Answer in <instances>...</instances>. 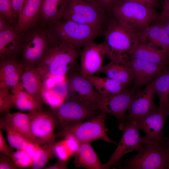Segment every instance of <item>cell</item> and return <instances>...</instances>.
Segmentation results:
<instances>
[{
    "label": "cell",
    "mask_w": 169,
    "mask_h": 169,
    "mask_svg": "<svg viewBox=\"0 0 169 169\" xmlns=\"http://www.w3.org/2000/svg\"><path fill=\"white\" fill-rule=\"evenodd\" d=\"M21 62L26 67H36L57 40L49 26L39 23L23 32Z\"/></svg>",
    "instance_id": "1"
},
{
    "label": "cell",
    "mask_w": 169,
    "mask_h": 169,
    "mask_svg": "<svg viewBox=\"0 0 169 169\" xmlns=\"http://www.w3.org/2000/svg\"><path fill=\"white\" fill-rule=\"evenodd\" d=\"M81 52L80 49L68 44H55L35 67L43 83L50 79H64Z\"/></svg>",
    "instance_id": "2"
},
{
    "label": "cell",
    "mask_w": 169,
    "mask_h": 169,
    "mask_svg": "<svg viewBox=\"0 0 169 169\" xmlns=\"http://www.w3.org/2000/svg\"><path fill=\"white\" fill-rule=\"evenodd\" d=\"M103 44L106 56L110 61L129 57L130 53L138 39L136 33L125 27L111 16L104 31Z\"/></svg>",
    "instance_id": "3"
},
{
    "label": "cell",
    "mask_w": 169,
    "mask_h": 169,
    "mask_svg": "<svg viewBox=\"0 0 169 169\" xmlns=\"http://www.w3.org/2000/svg\"><path fill=\"white\" fill-rule=\"evenodd\" d=\"M49 27L58 43L68 44L79 49L103 35L105 31L98 27L63 19Z\"/></svg>",
    "instance_id": "4"
},
{
    "label": "cell",
    "mask_w": 169,
    "mask_h": 169,
    "mask_svg": "<svg viewBox=\"0 0 169 169\" xmlns=\"http://www.w3.org/2000/svg\"><path fill=\"white\" fill-rule=\"evenodd\" d=\"M112 16L136 32L149 26L158 16L154 8L131 2L116 0L111 8Z\"/></svg>",
    "instance_id": "5"
},
{
    "label": "cell",
    "mask_w": 169,
    "mask_h": 169,
    "mask_svg": "<svg viewBox=\"0 0 169 169\" xmlns=\"http://www.w3.org/2000/svg\"><path fill=\"white\" fill-rule=\"evenodd\" d=\"M111 16L93 0H68L62 19L105 31Z\"/></svg>",
    "instance_id": "6"
},
{
    "label": "cell",
    "mask_w": 169,
    "mask_h": 169,
    "mask_svg": "<svg viewBox=\"0 0 169 169\" xmlns=\"http://www.w3.org/2000/svg\"><path fill=\"white\" fill-rule=\"evenodd\" d=\"M106 118L107 114L102 112L86 121L62 128L60 132L56 134V136L63 138L72 136L80 144L101 140L115 144L116 142L107 134L108 129L105 125Z\"/></svg>",
    "instance_id": "7"
},
{
    "label": "cell",
    "mask_w": 169,
    "mask_h": 169,
    "mask_svg": "<svg viewBox=\"0 0 169 169\" xmlns=\"http://www.w3.org/2000/svg\"><path fill=\"white\" fill-rule=\"evenodd\" d=\"M54 110L57 125L62 128L81 122L102 112L97 105L68 94L61 104Z\"/></svg>",
    "instance_id": "8"
},
{
    "label": "cell",
    "mask_w": 169,
    "mask_h": 169,
    "mask_svg": "<svg viewBox=\"0 0 169 169\" xmlns=\"http://www.w3.org/2000/svg\"><path fill=\"white\" fill-rule=\"evenodd\" d=\"M121 167L130 169H169L166 142L146 144L136 155L126 161Z\"/></svg>",
    "instance_id": "9"
},
{
    "label": "cell",
    "mask_w": 169,
    "mask_h": 169,
    "mask_svg": "<svg viewBox=\"0 0 169 169\" xmlns=\"http://www.w3.org/2000/svg\"><path fill=\"white\" fill-rule=\"evenodd\" d=\"M32 134L39 146H54L56 143L54 130L57 122L55 112L44 110L29 112Z\"/></svg>",
    "instance_id": "10"
},
{
    "label": "cell",
    "mask_w": 169,
    "mask_h": 169,
    "mask_svg": "<svg viewBox=\"0 0 169 169\" xmlns=\"http://www.w3.org/2000/svg\"><path fill=\"white\" fill-rule=\"evenodd\" d=\"M121 130L123 132L120 141L107 161L103 164V169L117 166L124 155L134 151H138L147 143L146 136H141L139 130L130 120L125 122Z\"/></svg>",
    "instance_id": "11"
},
{
    "label": "cell",
    "mask_w": 169,
    "mask_h": 169,
    "mask_svg": "<svg viewBox=\"0 0 169 169\" xmlns=\"http://www.w3.org/2000/svg\"><path fill=\"white\" fill-rule=\"evenodd\" d=\"M136 93L134 90L126 89L115 94L100 95L97 105L102 112L111 114L116 119L119 129L121 130L126 121V113Z\"/></svg>",
    "instance_id": "12"
},
{
    "label": "cell",
    "mask_w": 169,
    "mask_h": 169,
    "mask_svg": "<svg viewBox=\"0 0 169 169\" xmlns=\"http://www.w3.org/2000/svg\"><path fill=\"white\" fill-rule=\"evenodd\" d=\"M169 115V107H159L153 113L147 116L129 120L146 134L147 143H164L163 131L166 119Z\"/></svg>",
    "instance_id": "13"
},
{
    "label": "cell",
    "mask_w": 169,
    "mask_h": 169,
    "mask_svg": "<svg viewBox=\"0 0 169 169\" xmlns=\"http://www.w3.org/2000/svg\"><path fill=\"white\" fill-rule=\"evenodd\" d=\"M74 65L65 76L68 94L92 104L96 105L100 95L90 82L77 70Z\"/></svg>",
    "instance_id": "14"
},
{
    "label": "cell",
    "mask_w": 169,
    "mask_h": 169,
    "mask_svg": "<svg viewBox=\"0 0 169 169\" xmlns=\"http://www.w3.org/2000/svg\"><path fill=\"white\" fill-rule=\"evenodd\" d=\"M79 70L84 76L93 75L100 72L106 52L103 43L97 44L94 41L89 43L83 48L80 54Z\"/></svg>",
    "instance_id": "15"
},
{
    "label": "cell",
    "mask_w": 169,
    "mask_h": 169,
    "mask_svg": "<svg viewBox=\"0 0 169 169\" xmlns=\"http://www.w3.org/2000/svg\"><path fill=\"white\" fill-rule=\"evenodd\" d=\"M155 93L150 84L135 95L126 115V121L147 116L154 112L157 108L155 104Z\"/></svg>",
    "instance_id": "16"
},
{
    "label": "cell",
    "mask_w": 169,
    "mask_h": 169,
    "mask_svg": "<svg viewBox=\"0 0 169 169\" xmlns=\"http://www.w3.org/2000/svg\"><path fill=\"white\" fill-rule=\"evenodd\" d=\"M126 59L133 73L134 85L136 88L150 84L165 67L129 57Z\"/></svg>",
    "instance_id": "17"
},
{
    "label": "cell",
    "mask_w": 169,
    "mask_h": 169,
    "mask_svg": "<svg viewBox=\"0 0 169 169\" xmlns=\"http://www.w3.org/2000/svg\"><path fill=\"white\" fill-rule=\"evenodd\" d=\"M23 32L16 26L0 32V61L17 59L21 54Z\"/></svg>",
    "instance_id": "18"
},
{
    "label": "cell",
    "mask_w": 169,
    "mask_h": 169,
    "mask_svg": "<svg viewBox=\"0 0 169 169\" xmlns=\"http://www.w3.org/2000/svg\"><path fill=\"white\" fill-rule=\"evenodd\" d=\"M2 115H3L0 118V129L18 132L32 142L39 145L31 131L29 113L19 112L11 113L8 112Z\"/></svg>",
    "instance_id": "19"
},
{
    "label": "cell",
    "mask_w": 169,
    "mask_h": 169,
    "mask_svg": "<svg viewBox=\"0 0 169 169\" xmlns=\"http://www.w3.org/2000/svg\"><path fill=\"white\" fill-rule=\"evenodd\" d=\"M129 57L166 66L169 63V54L147 42L138 39L134 44Z\"/></svg>",
    "instance_id": "20"
},
{
    "label": "cell",
    "mask_w": 169,
    "mask_h": 169,
    "mask_svg": "<svg viewBox=\"0 0 169 169\" xmlns=\"http://www.w3.org/2000/svg\"><path fill=\"white\" fill-rule=\"evenodd\" d=\"M107 77L115 80L127 87L133 82V75L126 58L110 61L100 71Z\"/></svg>",
    "instance_id": "21"
},
{
    "label": "cell",
    "mask_w": 169,
    "mask_h": 169,
    "mask_svg": "<svg viewBox=\"0 0 169 169\" xmlns=\"http://www.w3.org/2000/svg\"><path fill=\"white\" fill-rule=\"evenodd\" d=\"M18 83L24 90L43 105V83L35 67H26Z\"/></svg>",
    "instance_id": "22"
},
{
    "label": "cell",
    "mask_w": 169,
    "mask_h": 169,
    "mask_svg": "<svg viewBox=\"0 0 169 169\" xmlns=\"http://www.w3.org/2000/svg\"><path fill=\"white\" fill-rule=\"evenodd\" d=\"M138 39L142 41L161 47L162 49L169 54V35L161 22L150 25L137 32Z\"/></svg>",
    "instance_id": "23"
},
{
    "label": "cell",
    "mask_w": 169,
    "mask_h": 169,
    "mask_svg": "<svg viewBox=\"0 0 169 169\" xmlns=\"http://www.w3.org/2000/svg\"><path fill=\"white\" fill-rule=\"evenodd\" d=\"M25 68L17 59L0 61V85L12 89L18 83Z\"/></svg>",
    "instance_id": "24"
},
{
    "label": "cell",
    "mask_w": 169,
    "mask_h": 169,
    "mask_svg": "<svg viewBox=\"0 0 169 169\" xmlns=\"http://www.w3.org/2000/svg\"><path fill=\"white\" fill-rule=\"evenodd\" d=\"M42 0H25L16 27L23 32L38 22Z\"/></svg>",
    "instance_id": "25"
},
{
    "label": "cell",
    "mask_w": 169,
    "mask_h": 169,
    "mask_svg": "<svg viewBox=\"0 0 169 169\" xmlns=\"http://www.w3.org/2000/svg\"><path fill=\"white\" fill-rule=\"evenodd\" d=\"M74 163L76 168L103 169V164L101 162L90 142L80 144L74 155Z\"/></svg>",
    "instance_id": "26"
},
{
    "label": "cell",
    "mask_w": 169,
    "mask_h": 169,
    "mask_svg": "<svg viewBox=\"0 0 169 169\" xmlns=\"http://www.w3.org/2000/svg\"><path fill=\"white\" fill-rule=\"evenodd\" d=\"M68 0H42L38 22L49 26L61 19Z\"/></svg>",
    "instance_id": "27"
},
{
    "label": "cell",
    "mask_w": 169,
    "mask_h": 169,
    "mask_svg": "<svg viewBox=\"0 0 169 169\" xmlns=\"http://www.w3.org/2000/svg\"><path fill=\"white\" fill-rule=\"evenodd\" d=\"M15 108L29 112L44 110L43 105L24 90L18 83L12 89Z\"/></svg>",
    "instance_id": "28"
},
{
    "label": "cell",
    "mask_w": 169,
    "mask_h": 169,
    "mask_svg": "<svg viewBox=\"0 0 169 169\" xmlns=\"http://www.w3.org/2000/svg\"><path fill=\"white\" fill-rule=\"evenodd\" d=\"M91 83L96 91L101 95L119 93L126 89L118 81L108 77L94 75L85 76Z\"/></svg>",
    "instance_id": "29"
},
{
    "label": "cell",
    "mask_w": 169,
    "mask_h": 169,
    "mask_svg": "<svg viewBox=\"0 0 169 169\" xmlns=\"http://www.w3.org/2000/svg\"><path fill=\"white\" fill-rule=\"evenodd\" d=\"M158 96L160 107H169V69L165 68L150 83Z\"/></svg>",
    "instance_id": "30"
},
{
    "label": "cell",
    "mask_w": 169,
    "mask_h": 169,
    "mask_svg": "<svg viewBox=\"0 0 169 169\" xmlns=\"http://www.w3.org/2000/svg\"><path fill=\"white\" fill-rule=\"evenodd\" d=\"M56 142L54 147V155L59 160L66 161L77 151L80 143L73 136H67Z\"/></svg>",
    "instance_id": "31"
},
{
    "label": "cell",
    "mask_w": 169,
    "mask_h": 169,
    "mask_svg": "<svg viewBox=\"0 0 169 169\" xmlns=\"http://www.w3.org/2000/svg\"><path fill=\"white\" fill-rule=\"evenodd\" d=\"M54 146H40L35 154L32 166L33 169H40L45 167L54 155Z\"/></svg>",
    "instance_id": "32"
},
{
    "label": "cell",
    "mask_w": 169,
    "mask_h": 169,
    "mask_svg": "<svg viewBox=\"0 0 169 169\" xmlns=\"http://www.w3.org/2000/svg\"><path fill=\"white\" fill-rule=\"evenodd\" d=\"M6 131L9 144L12 147L17 150H25L29 145L33 143L18 132L11 131Z\"/></svg>",
    "instance_id": "33"
},
{
    "label": "cell",
    "mask_w": 169,
    "mask_h": 169,
    "mask_svg": "<svg viewBox=\"0 0 169 169\" xmlns=\"http://www.w3.org/2000/svg\"><path fill=\"white\" fill-rule=\"evenodd\" d=\"M15 108L13 95L6 87L0 85V113L3 114Z\"/></svg>",
    "instance_id": "34"
},
{
    "label": "cell",
    "mask_w": 169,
    "mask_h": 169,
    "mask_svg": "<svg viewBox=\"0 0 169 169\" xmlns=\"http://www.w3.org/2000/svg\"><path fill=\"white\" fill-rule=\"evenodd\" d=\"M11 160L16 169L30 168L33 161V158L23 150L14 151L11 156Z\"/></svg>",
    "instance_id": "35"
},
{
    "label": "cell",
    "mask_w": 169,
    "mask_h": 169,
    "mask_svg": "<svg viewBox=\"0 0 169 169\" xmlns=\"http://www.w3.org/2000/svg\"><path fill=\"white\" fill-rule=\"evenodd\" d=\"M0 15L16 26L17 21L14 16L11 0H0Z\"/></svg>",
    "instance_id": "36"
},
{
    "label": "cell",
    "mask_w": 169,
    "mask_h": 169,
    "mask_svg": "<svg viewBox=\"0 0 169 169\" xmlns=\"http://www.w3.org/2000/svg\"><path fill=\"white\" fill-rule=\"evenodd\" d=\"M14 151L10 148L6 142L1 129L0 130V152L6 155L11 159Z\"/></svg>",
    "instance_id": "37"
},
{
    "label": "cell",
    "mask_w": 169,
    "mask_h": 169,
    "mask_svg": "<svg viewBox=\"0 0 169 169\" xmlns=\"http://www.w3.org/2000/svg\"><path fill=\"white\" fill-rule=\"evenodd\" d=\"M16 169L11 158L7 156L0 153V169Z\"/></svg>",
    "instance_id": "38"
},
{
    "label": "cell",
    "mask_w": 169,
    "mask_h": 169,
    "mask_svg": "<svg viewBox=\"0 0 169 169\" xmlns=\"http://www.w3.org/2000/svg\"><path fill=\"white\" fill-rule=\"evenodd\" d=\"M97 5L108 13L111 14V8L116 0H93Z\"/></svg>",
    "instance_id": "39"
},
{
    "label": "cell",
    "mask_w": 169,
    "mask_h": 169,
    "mask_svg": "<svg viewBox=\"0 0 169 169\" xmlns=\"http://www.w3.org/2000/svg\"><path fill=\"white\" fill-rule=\"evenodd\" d=\"M25 0H11L15 17L17 21Z\"/></svg>",
    "instance_id": "40"
},
{
    "label": "cell",
    "mask_w": 169,
    "mask_h": 169,
    "mask_svg": "<svg viewBox=\"0 0 169 169\" xmlns=\"http://www.w3.org/2000/svg\"><path fill=\"white\" fill-rule=\"evenodd\" d=\"M169 17V0H164L162 11L157 18V21H161Z\"/></svg>",
    "instance_id": "41"
},
{
    "label": "cell",
    "mask_w": 169,
    "mask_h": 169,
    "mask_svg": "<svg viewBox=\"0 0 169 169\" xmlns=\"http://www.w3.org/2000/svg\"><path fill=\"white\" fill-rule=\"evenodd\" d=\"M124 1H129L140 3L152 7L153 8L157 6L158 0H121Z\"/></svg>",
    "instance_id": "42"
},
{
    "label": "cell",
    "mask_w": 169,
    "mask_h": 169,
    "mask_svg": "<svg viewBox=\"0 0 169 169\" xmlns=\"http://www.w3.org/2000/svg\"><path fill=\"white\" fill-rule=\"evenodd\" d=\"M67 161L59 160L54 164L44 167L46 169H68Z\"/></svg>",
    "instance_id": "43"
},
{
    "label": "cell",
    "mask_w": 169,
    "mask_h": 169,
    "mask_svg": "<svg viewBox=\"0 0 169 169\" xmlns=\"http://www.w3.org/2000/svg\"><path fill=\"white\" fill-rule=\"evenodd\" d=\"M13 26H15L10 23L4 17L0 15V32L7 29Z\"/></svg>",
    "instance_id": "44"
},
{
    "label": "cell",
    "mask_w": 169,
    "mask_h": 169,
    "mask_svg": "<svg viewBox=\"0 0 169 169\" xmlns=\"http://www.w3.org/2000/svg\"><path fill=\"white\" fill-rule=\"evenodd\" d=\"M158 22H162L166 30L169 35V17L166 18L161 21Z\"/></svg>",
    "instance_id": "45"
},
{
    "label": "cell",
    "mask_w": 169,
    "mask_h": 169,
    "mask_svg": "<svg viewBox=\"0 0 169 169\" xmlns=\"http://www.w3.org/2000/svg\"><path fill=\"white\" fill-rule=\"evenodd\" d=\"M166 149L167 158V160L169 164V140L166 141Z\"/></svg>",
    "instance_id": "46"
}]
</instances>
